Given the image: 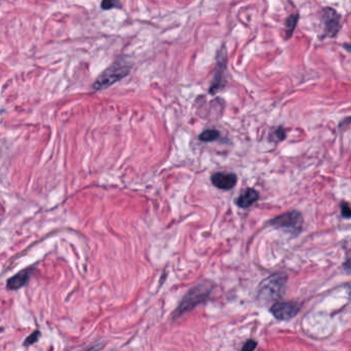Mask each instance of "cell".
Wrapping results in <instances>:
<instances>
[{
    "label": "cell",
    "instance_id": "cell-8",
    "mask_svg": "<svg viewBox=\"0 0 351 351\" xmlns=\"http://www.w3.org/2000/svg\"><path fill=\"white\" fill-rule=\"evenodd\" d=\"M237 182V177L232 173H216L211 176V183L219 189L230 190Z\"/></svg>",
    "mask_w": 351,
    "mask_h": 351
},
{
    "label": "cell",
    "instance_id": "cell-5",
    "mask_svg": "<svg viewBox=\"0 0 351 351\" xmlns=\"http://www.w3.org/2000/svg\"><path fill=\"white\" fill-rule=\"evenodd\" d=\"M301 305L297 302H277L270 307L272 316L279 320H288L300 312Z\"/></svg>",
    "mask_w": 351,
    "mask_h": 351
},
{
    "label": "cell",
    "instance_id": "cell-2",
    "mask_svg": "<svg viewBox=\"0 0 351 351\" xmlns=\"http://www.w3.org/2000/svg\"><path fill=\"white\" fill-rule=\"evenodd\" d=\"M286 281L288 276L284 273H275L268 276L258 286V299L266 303L280 299L285 289Z\"/></svg>",
    "mask_w": 351,
    "mask_h": 351
},
{
    "label": "cell",
    "instance_id": "cell-6",
    "mask_svg": "<svg viewBox=\"0 0 351 351\" xmlns=\"http://www.w3.org/2000/svg\"><path fill=\"white\" fill-rule=\"evenodd\" d=\"M322 22L325 35L328 37H335L341 29V17L332 7L322 8Z\"/></svg>",
    "mask_w": 351,
    "mask_h": 351
},
{
    "label": "cell",
    "instance_id": "cell-15",
    "mask_svg": "<svg viewBox=\"0 0 351 351\" xmlns=\"http://www.w3.org/2000/svg\"><path fill=\"white\" fill-rule=\"evenodd\" d=\"M257 345H258L257 341H255L253 339H249L244 344V346L240 351H254L257 348Z\"/></svg>",
    "mask_w": 351,
    "mask_h": 351
},
{
    "label": "cell",
    "instance_id": "cell-10",
    "mask_svg": "<svg viewBox=\"0 0 351 351\" xmlns=\"http://www.w3.org/2000/svg\"><path fill=\"white\" fill-rule=\"evenodd\" d=\"M259 199V192L253 188L246 189L236 199V205L240 209H247Z\"/></svg>",
    "mask_w": 351,
    "mask_h": 351
},
{
    "label": "cell",
    "instance_id": "cell-1",
    "mask_svg": "<svg viewBox=\"0 0 351 351\" xmlns=\"http://www.w3.org/2000/svg\"><path fill=\"white\" fill-rule=\"evenodd\" d=\"M212 290H214V284L208 281H201L195 286H193L183 297L179 306L174 311L173 317L178 318L184 316L185 313L197 307L198 305L205 303L210 298Z\"/></svg>",
    "mask_w": 351,
    "mask_h": 351
},
{
    "label": "cell",
    "instance_id": "cell-9",
    "mask_svg": "<svg viewBox=\"0 0 351 351\" xmlns=\"http://www.w3.org/2000/svg\"><path fill=\"white\" fill-rule=\"evenodd\" d=\"M30 276H31V268H27V269H24L17 273L16 275L12 276L6 282V288L11 291H17L18 289H21L28 283V281H29Z\"/></svg>",
    "mask_w": 351,
    "mask_h": 351
},
{
    "label": "cell",
    "instance_id": "cell-4",
    "mask_svg": "<svg viewBox=\"0 0 351 351\" xmlns=\"http://www.w3.org/2000/svg\"><path fill=\"white\" fill-rule=\"evenodd\" d=\"M270 225L297 234L303 227V216L298 211H291L272 219L270 221Z\"/></svg>",
    "mask_w": 351,
    "mask_h": 351
},
{
    "label": "cell",
    "instance_id": "cell-7",
    "mask_svg": "<svg viewBox=\"0 0 351 351\" xmlns=\"http://www.w3.org/2000/svg\"><path fill=\"white\" fill-rule=\"evenodd\" d=\"M226 62H227V52H226V48H222L219 53H218V57H217V70H216V74H215V78L212 80L211 87L210 88V91L211 94L218 91L221 87L222 83H223V77H224V72L226 69Z\"/></svg>",
    "mask_w": 351,
    "mask_h": 351
},
{
    "label": "cell",
    "instance_id": "cell-14",
    "mask_svg": "<svg viewBox=\"0 0 351 351\" xmlns=\"http://www.w3.org/2000/svg\"><path fill=\"white\" fill-rule=\"evenodd\" d=\"M39 336H40V332H39V331H37V330H36V331H34V332L32 333V334H31L29 337H28V338L25 340V342H24V345H25V346H30V345L34 344L35 342L38 341Z\"/></svg>",
    "mask_w": 351,
    "mask_h": 351
},
{
    "label": "cell",
    "instance_id": "cell-18",
    "mask_svg": "<svg viewBox=\"0 0 351 351\" xmlns=\"http://www.w3.org/2000/svg\"><path fill=\"white\" fill-rule=\"evenodd\" d=\"M343 267H344V269H346L347 271H351V259H349V260H347L343 264Z\"/></svg>",
    "mask_w": 351,
    "mask_h": 351
},
{
    "label": "cell",
    "instance_id": "cell-3",
    "mask_svg": "<svg viewBox=\"0 0 351 351\" xmlns=\"http://www.w3.org/2000/svg\"><path fill=\"white\" fill-rule=\"evenodd\" d=\"M131 68H132L131 65H128L126 62L116 61L97 78L94 85H92V88L95 90L108 88L109 87L113 86L117 81L122 80L126 75H128Z\"/></svg>",
    "mask_w": 351,
    "mask_h": 351
},
{
    "label": "cell",
    "instance_id": "cell-16",
    "mask_svg": "<svg viewBox=\"0 0 351 351\" xmlns=\"http://www.w3.org/2000/svg\"><path fill=\"white\" fill-rule=\"evenodd\" d=\"M341 214L343 218L349 219L351 218V208L347 202H342L341 203Z\"/></svg>",
    "mask_w": 351,
    "mask_h": 351
},
{
    "label": "cell",
    "instance_id": "cell-12",
    "mask_svg": "<svg viewBox=\"0 0 351 351\" xmlns=\"http://www.w3.org/2000/svg\"><path fill=\"white\" fill-rule=\"evenodd\" d=\"M220 133L217 129H207V131L202 132L199 136V140L202 142H212L217 140L219 138Z\"/></svg>",
    "mask_w": 351,
    "mask_h": 351
},
{
    "label": "cell",
    "instance_id": "cell-13",
    "mask_svg": "<svg viewBox=\"0 0 351 351\" xmlns=\"http://www.w3.org/2000/svg\"><path fill=\"white\" fill-rule=\"evenodd\" d=\"M101 7L102 9H104V11H109V9L113 8H120L122 4H120L119 0H102Z\"/></svg>",
    "mask_w": 351,
    "mask_h": 351
},
{
    "label": "cell",
    "instance_id": "cell-11",
    "mask_svg": "<svg viewBox=\"0 0 351 351\" xmlns=\"http://www.w3.org/2000/svg\"><path fill=\"white\" fill-rule=\"evenodd\" d=\"M299 21V15L295 14V15H291L288 20L285 22V38L289 39L290 37H292L296 27H297Z\"/></svg>",
    "mask_w": 351,
    "mask_h": 351
},
{
    "label": "cell",
    "instance_id": "cell-17",
    "mask_svg": "<svg viewBox=\"0 0 351 351\" xmlns=\"http://www.w3.org/2000/svg\"><path fill=\"white\" fill-rule=\"evenodd\" d=\"M274 136L277 138V140L279 141H282L283 139L285 138V133H284V129L282 127H279L276 129V131L274 132Z\"/></svg>",
    "mask_w": 351,
    "mask_h": 351
}]
</instances>
